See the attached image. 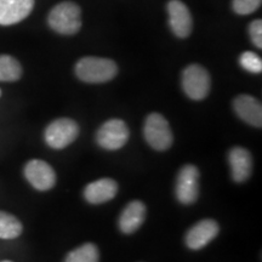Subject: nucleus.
<instances>
[{
  "label": "nucleus",
  "instance_id": "1",
  "mask_svg": "<svg viewBox=\"0 0 262 262\" xmlns=\"http://www.w3.org/2000/svg\"><path fill=\"white\" fill-rule=\"evenodd\" d=\"M75 74L84 83H107L118 74V66L110 58L83 57L75 64Z\"/></svg>",
  "mask_w": 262,
  "mask_h": 262
},
{
  "label": "nucleus",
  "instance_id": "2",
  "mask_svg": "<svg viewBox=\"0 0 262 262\" xmlns=\"http://www.w3.org/2000/svg\"><path fill=\"white\" fill-rule=\"evenodd\" d=\"M80 8L72 2L60 3L51 10L48 24L51 29L63 35H72L81 27Z\"/></svg>",
  "mask_w": 262,
  "mask_h": 262
},
{
  "label": "nucleus",
  "instance_id": "3",
  "mask_svg": "<svg viewBox=\"0 0 262 262\" xmlns=\"http://www.w3.org/2000/svg\"><path fill=\"white\" fill-rule=\"evenodd\" d=\"M143 136L146 142L156 150H166L173 142L172 131L168 120L159 113H150L143 125Z\"/></svg>",
  "mask_w": 262,
  "mask_h": 262
},
{
  "label": "nucleus",
  "instance_id": "4",
  "mask_svg": "<svg viewBox=\"0 0 262 262\" xmlns=\"http://www.w3.org/2000/svg\"><path fill=\"white\" fill-rule=\"evenodd\" d=\"M79 135V125L70 118H58L44 131V140L50 148L63 149L73 143Z\"/></svg>",
  "mask_w": 262,
  "mask_h": 262
},
{
  "label": "nucleus",
  "instance_id": "5",
  "mask_svg": "<svg viewBox=\"0 0 262 262\" xmlns=\"http://www.w3.org/2000/svg\"><path fill=\"white\" fill-rule=\"evenodd\" d=\"M182 89L194 101H202L210 91V74L201 64H189L182 73Z\"/></svg>",
  "mask_w": 262,
  "mask_h": 262
},
{
  "label": "nucleus",
  "instance_id": "6",
  "mask_svg": "<svg viewBox=\"0 0 262 262\" xmlns=\"http://www.w3.org/2000/svg\"><path fill=\"white\" fill-rule=\"evenodd\" d=\"M130 137V130L122 119H110L100 126L96 133V142L107 150H117L126 145Z\"/></svg>",
  "mask_w": 262,
  "mask_h": 262
},
{
  "label": "nucleus",
  "instance_id": "7",
  "mask_svg": "<svg viewBox=\"0 0 262 262\" xmlns=\"http://www.w3.org/2000/svg\"><path fill=\"white\" fill-rule=\"evenodd\" d=\"M175 194L183 205L196 202L199 196V170L196 166L189 164L182 166L176 179Z\"/></svg>",
  "mask_w": 262,
  "mask_h": 262
},
{
  "label": "nucleus",
  "instance_id": "8",
  "mask_svg": "<svg viewBox=\"0 0 262 262\" xmlns=\"http://www.w3.org/2000/svg\"><path fill=\"white\" fill-rule=\"evenodd\" d=\"M25 178L37 191L45 192L56 185V172L50 164L40 159H32L25 165Z\"/></svg>",
  "mask_w": 262,
  "mask_h": 262
},
{
  "label": "nucleus",
  "instance_id": "9",
  "mask_svg": "<svg viewBox=\"0 0 262 262\" xmlns=\"http://www.w3.org/2000/svg\"><path fill=\"white\" fill-rule=\"evenodd\" d=\"M220 226L212 219H204L192 226L186 233L185 242L191 250H201L217 237Z\"/></svg>",
  "mask_w": 262,
  "mask_h": 262
},
{
  "label": "nucleus",
  "instance_id": "10",
  "mask_svg": "<svg viewBox=\"0 0 262 262\" xmlns=\"http://www.w3.org/2000/svg\"><path fill=\"white\" fill-rule=\"evenodd\" d=\"M169 25L178 38H187L192 33V16L187 6L180 0H170L168 3Z\"/></svg>",
  "mask_w": 262,
  "mask_h": 262
},
{
  "label": "nucleus",
  "instance_id": "11",
  "mask_svg": "<svg viewBox=\"0 0 262 262\" xmlns=\"http://www.w3.org/2000/svg\"><path fill=\"white\" fill-rule=\"evenodd\" d=\"M228 164L233 181L245 182L253 172V157L244 147H233L228 152Z\"/></svg>",
  "mask_w": 262,
  "mask_h": 262
},
{
  "label": "nucleus",
  "instance_id": "12",
  "mask_svg": "<svg viewBox=\"0 0 262 262\" xmlns=\"http://www.w3.org/2000/svg\"><path fill=\"white\" fill-rule=\"evenodd\" d=\"M34 0H0V25L18 24L31 14Z\"/></svg>",
  "mask_w": 262,
  "mask_h": 262
},
{
  "label": "nucleus",
  "instance_id": "13",
  "mask_svg": "<svg viewBox=\"0 0 262 262\" xmlns=\"http://www.w3.org/2000/svg\"><path fill=\"white\" fill-rule=\"evenodd\" d=\"M118 189V183L113 179L103 178L86 185L84 188V198L90 204H103L112 201L117 195Z\"/></svg>",
  "mask_w": 262,
  "mask_h": 262
},
{
  "label": "nucleus",
  "instance_id": "14",
  "mask_svg": "<svg viewBox=\"0 0 262 262\" xmlns=\"http://www.w3.org/2000/svg\"><path fill=\"white\" fill-rule=\"evenodd\" d=\"M233 110L237 116L250 125L262 126V107L260 101L250 95H239L233 101Z\"/></svg>",
  "mask_w": 262,
  "mask_h": 262
},
{
  "label": "nucleus",
  "instance_id": "15",
  "mask_svg": "<svg viewBox=\"0 0 262 262\" xmlns=\"http://www.w3.org/2000/svg\"><path fill=\"white\" fill-rule=\"evenodd\" d=\"M147 214L146 205L141 201H133L127 204L118 220L119 229L125 234H131L136 232L143 222Z\"/></svg>",
  "mask_w": 262,
  "mask_h": 262
},
{
  "label": "nucleus",
  "instance_id": "16",
  "mask_svg": "<svg viewBox=\"0 0 262 262\" xmlns=\"http://www.w3.org/2000/svg\"><path fill=\"white\" fill-rule=\"evenodd\" d=\"M24 226L15 215L0 210V239H15L21 235Z\"/></svg>",
  "mask_w": 262,
  "mask_h": 262
},
{
  "label": "nucleus",
  "instance_id": "17",
  "mask_svg": "<svg viewBox=\"0 0 262 262\" xmlns=\"http://www.w3.org/2000/svg\"><path fill=\"white\" fill-rule=\"evenodd\" d=\"M21 77V63L10 55H0V81H17Z\"/></svg>",
  "mask_w": 262,
  "mask_h": 262
},
{
  "label": "nucleus",
  "instance_id": "18",
  "mask_svg": "<svg viewBox=\"0 0 262 262\" xmlns=\"http://www.w3.org/2000/svg\"><path fill=\"white\" fill-rule=\"evenodd\" d=\"M64 262H100V251L93 243H85L68 253Z\"/></svg>",
  "mask_w": 262,
  "mask_h": 262
},
{
  "label": "nucleus",
  "instance_id": "19",
  "mask_svg": "<svg viewBox=\"0 0 262 262\" xmlns=\"http://www.w3.org/2000/svg\"><path fill=\"white\" fill-rule=\"evenodd\" d=\"M239 63L245 71L250 73H261L262 72V60L257 54L253 51H245L239 57Z\"/></svg>",
  "mask_w": 262,
  "mask_h": 262
},
{
  "label": "nucleus",
  "instance_id": "20",
  "mask_svg": "<svg viewBox=\"0 0 262 262\" xmlns=\"http://www.w3.org/2000/svg\"><path fill=\"white\" fill-rule=\"evenodd\" d=\"M261 3L262 0H233L232 6L238 15H249L256 11L261 6Z\"/></svg>",
  "mask_w": 262,
  "mask_h": 262
},
{
  "label": "nucleus",
  "instance_id": "21",
  "mask_svg": "<svg viewBox=\"0 0 262 262\" xmlns=\"http://www.w3.org/2000/svg\"><path fill=\"white\" fill-rule=\"evenodd\" d=\"M249 34H250L251 41L258 49H262V21L255 19L249 26Z\"/></svg>",
  "mask_w": 262,
  "mask_h": 262
},
{
  "label": "nucleus",
  "instance_id": "22",
  "mask_svg": "<svg viewBox=\"0 0 262 262\" xmlns=\"http://www.w3.org/2000/svg\"><path fill=\"white\" fill-rule=\"evenodd\" d=\"M2 262H12V261H8V260H6V261H2Z\"/></svg>",
  "mask_w": 262,
  "mask_h": 262
},
{
  "label": "nucleus",
  "instance_id": "23",
  "mask_svg": "<svg viewBox=\"0 0 262 262\" xmlns=\"http://www.w3.org/2000/svg\"><path fill=\"white\" fill-rule=\"evenodd\" d=\"M0 96H2V90H0Z\"/></svg>",
  "mask_w": 262,
  "mask_h": 262
}]
</instances>
